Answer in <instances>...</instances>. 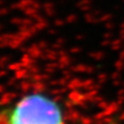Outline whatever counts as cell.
I'll use <instances>...</instances> for the list:
<instances>
[{
    "instance_id": "obj_1",
    "label": "cell",
    "mask_w": 124,
    "mask_h": 124,
    "mask_svg": "<svg viewBox=\"0 0 124 124\" xmlns=\"http://www.w3.org/2000/svg\"><path fill=\"white\" fill-rule=\"evenodd\" d=\"M9 124H65L64 113L55 99L34 93L17 103L10 113Z\"/></svg>"
}]
</instances>
